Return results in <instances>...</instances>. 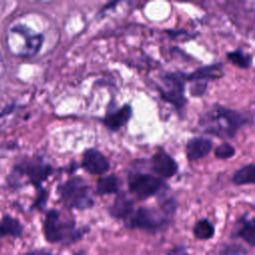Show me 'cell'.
<instances>
[{
  "instance_id": "11",
  "label": "cell",
  "mask_w": 255,
  "mask_h": 255,
  "mask_svg": "<svg viewBox=\"0 0 255 255\" xmlns=\"http://www.w3.org/2000/svg\"><path fill=\"white\" fill-rule=\"evenodd\" d=\"M108 211L112 217L127 221L134 212V201L126 192H119Z\"/></svg>"
},
{
  "instance_id": "16",
  "label": "cell",
  "mask_w": 255,
  "mask_h": 255,
  "mask_svg": "<svg viewBox=\"0 0 255 255\" xmlns=\"http://www.w3.org/2000/svg\"><path fill=\"white\" fill-rule=\"evenodd\" d=\"M234 236L241 238L249 245H255V221L254 218L244 216L240 219V226L236 229Z\"/></svg>"
},
{
  "instance_id": "25",
  "label": "cell",
  "mask_w": 255,
  "mask_h": 255,
  "mask_svg": "<svg viewBox=\"0 0 255 255\" xmlns=\"http://www.w3.org/2000/svg\"><path fill=\"white\" fill-rule=\"evenodd\" d=\"M168 255H188V254H187V252L185 251L184 247L180 246V247H176V248H174L173 250H171V251L168 253Z\"/></svg>"
},
{
  "instance_id": "20",
  "label": "cell",
  "mask_w": 255,
  "mask_h": 255,
  "mask_svg": "<svg viewBox=\"0 0 255 255\" xmlns=\"http://www.w3.org/2000/svg\"><path fill=\"white\" fill-rule=\"evenodd\" d=\"M214 232V225L207 218H202L198 220L193 226V234L197 239L200 240H207L212 238Z\"/></svg>"
},
{
  "instance_id": "21",
  "label": "cell",
  "mask_w": 255,
  "mask_h": 255,
  "mask_svg": "<svg viewBox=\"0 0 255 255\" xmlns=\"http://www.w3.org/2000/svg\"><path fill=\"white\" fill-rule=\"evenodd\" d=\"M235 152L236 150L234 146L229 142H222L214 149V155L220 159L231 158L235 155Z\"/></svg>"
},
{
  "instance_id": "1",
  "label": "cell",
  "mask_w": 255,
  "mask_h": 255,
  "mask_svg": "<svg viewBox=\"0 0 255 255\" xmlns=\"http://www.w3.org/2000/svg\"><path fill=\"white\" fill-rule=\"evenodd\" d=\"M251 121L248 114L214 104L199 120L203 131L221 138H232Z\"/></svg>"
},
{
  "instance_id": "7",
  "label": "cell",
  "mask_w": 255,
  "mask_h": 255,
  "mask_svg": "<svg viewBox=\"0 0 255 255\" xmlns=\"http://www.w3.org/2000/svg\"><path fill=\"white\" fill-rule=\"evenodd\" d=\"M163 88L159 87V93L162 100L171 104L177 110H181L187 100L184 96L186 74L183 72H167L161 77Z\"/></svg>"
},
{
  "instance_id": "13",
  "label": "cell",
  "mask_w": 255,
  "mask_h": 255,
  "mask_svg": "<svg viewBox=\"0 0 255 255\" xmlns=\"http://www.w3.org/2000/svg\"><path fill=\"white\" fill-rule=\"evenodd\" d=\"M132 116V108L129 104H125L116 111L110 112L103 120L105 127L111 131H118L126 126Z\"/></svg>"
},
{
  "instance_id": "9",
  "label": "cell",
  "mask_w": 255,
  "mask_h": 255,
  "mask_svg": "<svg viewBox=\"0 0 255 255\" xmlns=\"http://www.w3.org/2000/svg\"><path fill=\"white\" fill-rule=\"evenodd\" d=\"M11 32L21 35L25 40L23 50L19 53L21 57H33L40 50L44 42V36L40 33H33L27 26L17 24L11 28Z\"/></svg>"
},
{
  "instance_id": "3",
  "label": "cell",
  "mask_w": 255,
  "mask_h": 255,
  "mask_svg": "<svg viewBox=\"0 0 255 255\" xmlns=\"http://www.w3.org/2000/svg\"><path fill=\"white\" fill-rule=\"evenodd\" d=\"M43 230L45 238L51 243L74 242L79 240L84 234L82 229L76 228L73 218L63 216L57 209L47 211L43 223Z\"/></svg>"
},
{
  "instance_id": "2",
  "label": "cell",
  "mask_w": 255,
  "mask_h": 255,
  "mask_svg": "<svg viewBox=\"0 0 255 255\" xmlns=\"http://www.w3.org/2000/svg\"><path fill=\"white\" fill-rule=\"evenodd\" d=\"M55 171V168L40 156L24 157L18 160L12 167L7 182L11 188H19L31 184L40 189Z\"/></svg>"
},
{
  "instance_id": "12",
  "label": "cell",
  "mask_w": 255,
  "mask_h": 255,
  "mask_svg": "<svg viewBox=\"0 0 255 255\" xmlns=\"http://www.w3.org/2000/svg\"><path fill=\"white\" fill-rule=\"evenodd\" d=\"M213 147V140L206 136H194L186 142V156L190 161L201 159L209 154Z\"/></svg>"
},
{
  "instance_id": "4",
  "label": "cell",
  "mask_w": 255,
  "mask_h": 255,
  "mask_svg": "<svg viewBox=\"0 0 255 255\" xmlns=\"http://www.w3.org/2000/svg\"><path fill=\"white\" fill-rule=\"evenodd\" d=\"M57 192L64 205L70 209L85 210L95 205L88 181L82 176H72L60 183Z\"/></svg>"
},
{
  "instance_id": "23",
  "label": "cell",
  "mask_w": 255,
  "mask_h": 255,
  "mask_svg": "<svg viewBox=\"0 0 255 255\" xmlns=\"http://www.w3.org/2000/svg\"><path fill=\"white\" fill-rule=\"evenodd\" d=\"M247 252V250L238 244H231V245H227L225 246L222 251H221V255H245Z\"/></svg>"
},
{
  "instance_id": "24",
  "label": "cell",
  "mask_w": 255,
  "mask_h": 255,
  "mask_svg": "<svg viewBox=\"0 0 255 255\" xmlns=\"http://www.w3.org/2000/svg\"><path fill=\"white\" fill-rule=\"evenodd\" d=\"M207 89L206 82H194V84L190 87V95L192 97H201Z\"/></svg>"
},
{
  "instance_id": "19",
  "label": "cell",
  "mask_w": 255,
  "mask_h": 255,
  "mask_svg": "<svg viewBox=\"0 0 255 255\" xmlns=\"http://www.w3.org/2000/svg\"><path fill=\"white\" fill-rule=\"evenodd\" d=\"M255 166L253 163H248L235 171L232 176V181L235 185H245L254 183Z\"/></svg>"
},
{
  "instance_id": "17",
  "label": "cell",
  "mask_w": 255,
  "mask_h": 255,
  "mask_svg": "<svg viewBox=\"0 0 255 255\" xmlns=\"http://www.w3.org/2000/svg\"><path fill=\"white\" fill-rule=\"evenodd\" d=\"M23 232V225L21 222L10 215H4L0 220V235L20 237Z\"/></svg>"
},
{
  "instance_id": "5",
  "label": "cell",
  "mask_w": 255,
  "mask_h": 255,
  "mask_svg": "<svg viewBox=\"0 0 255 255\" xmlns=\"http://www.w3.org/2000/svg\"><path fill=\"white\" fill-rule=\"evenodd\" d=\"M172 216L163 211L160 207L140 206L126 221L128 228H138L148 233H158L165 230L171 223Z\"/></svg>"
},
{
  "instance_id": "15",
  "label": "cell",
  "mask_w": 255,
  "mask_h": 255,
  "mask_svg": "<svg viewBox=\"0 0 255 255\" xmlns=\"http://www.w3.org/2000/svg\"><path fill=\"white\" fill-rule=\"evenodd\" d=\"M121 179L116 174H110L101 177L96 186V193L99 195L118 194L121 188Z\"/></svg>"
},
{
  "instance_id": "26",
  "label": "cell",
  "mask_w": 255,
  "mask_h": 255,
  "mask_svg": "<svg viewBox=\"0 0 255 255\" xmlns=\"http://www.w3.org/2000/svg\"><path fill=\"white\" fill-rule=\"evenodd\" d=\"M26 255H52V253L44 249H36L29 251L28 253H26Z\"/></svg>"
},
{
  "instance_id": "8",
  "label": "cell",
  "mask_w": 255,
  "mask_h": 255,
  "mask_svg": "<svg viewBox=\"0 0 255 255\" xmlns=\"http://www.w3.org/2000/svg\"><path fill=\"white\" fill-rule=\"evenodd\" d=\"M80 165L92 175L105 174L111 168L110 161L97 148L86 149L83 153V159Z\"/></svg>"
},
{
  "instance_id": "14",
  "label": "cell",
  "mask_w": 255,
  "mask_h": 255,
  "mask_svg": "<svg viewBox=\"0 0 255 255\" xmlns=\"http://www.w3.org/2000/svg\"><path fill=\"white\" fill-rule=\"evenodd\" d=\"M223 73V64L216 63L208 66H202L190 74H186L187 82H208L210 80H215L222 78Z\"/></svg>"
},
{
  "instance_id": "6",
  "label": "cell",
  "mask_w": 255,
  "mask_h": 255,
  "mask_svg": "<svg viewBox=\"0 0 255 255\" xmlns=\"http://www.w3.org/2000/svg\"><path fill=\"white\" fill-rule=\"evenodd\" d=\"M128 185L129 192L139 200L157 195L167 187L162 178L138 171L128 175Z\"/></svg>"
},
{
  "instance_id": "18",
  "label": "cell",
  "mask_w": 255,
  "mask_h": 255,
  "mask_svg": "<svg viewBox=\"0 0 255 255\" xmlns=\"http://www.w3.org/2000/svg\"><path fill=\"white\" fill-rule=\"evenodd\" d=\"M227 60L240 69H248L251 67L253 58L251 54L245 53L241 48L227 53Z\"/></svg>"
},
{
  "instance_id": "10",
  "label": "cell",
  "mask_w": 255,
  "mask_h": 255,
  "mask_svg": "<svg viewBox=\"0 0 255 255\" xmlns=\"http://www.w3.org/2000/svg\"><path fill=\"white\" fill-rule=\"evenodd\" d=\"M151 169L160 178H171L178 170V164L174 158L164 150H158L150 158Z\"/></svg>"
},
{
  "instance_id": "22",
  "label": "cell",
  "mask_w": 255,
  "mask_h": 255,
  "mask_svg": "<svg viewBox=\"0 0 255 255\" xmlns=\"http://www.w3.org/2000/svg\"><path fill=\"white\" fill-rule=\"evenodd\" d=\"M47 200H48V191L44 187H41L40 189H38L37 197H36L34 203L32 204L31 208H37V209L43 210L46 206Z\"/></svg>"
}]
</instances>
